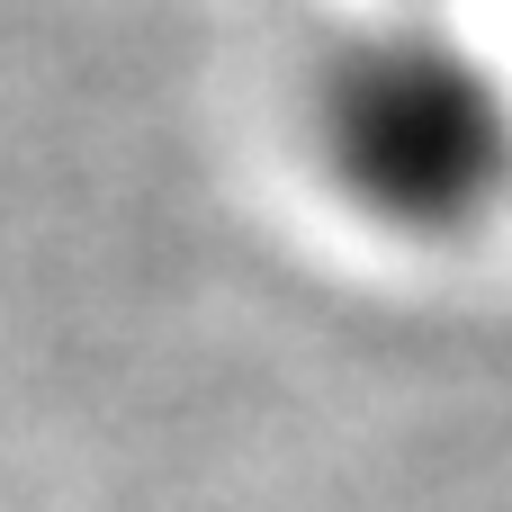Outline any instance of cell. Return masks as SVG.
I'll return each instance as SVG.
<instances>
[{"mask_svg":"<svg viewBox=\"0 0 512 512\" xmlns=\"http://www.w3.org/2000/svg\"><path fill=\"white\" fill-rule=\"evenodd\" d=\"M306 144L351 216L450 243L512 198V81L450 18H360L306 81Z\"/></svg>","mask_w":512,"mask_h":512,"instance_id":"cell-1","label":"cell"}]
</instances>
